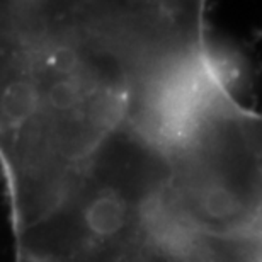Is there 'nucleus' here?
I'll use <instances>...</instances> for the list:
<instances>
[{"instance_id":"1","label":"nucleus","mask_w":262,"mask_h":262,"mask_svg":"<svg viewBox=\"0 0 262 262\" xmlns=\"http://www.w3.org/2000/svg\"><path fill=\"white\" fill-rule=\"evenodd\" d=\"M56 262H262V113L209 73L118 131L73 186Z\"/></svg>"}]
</instances>
